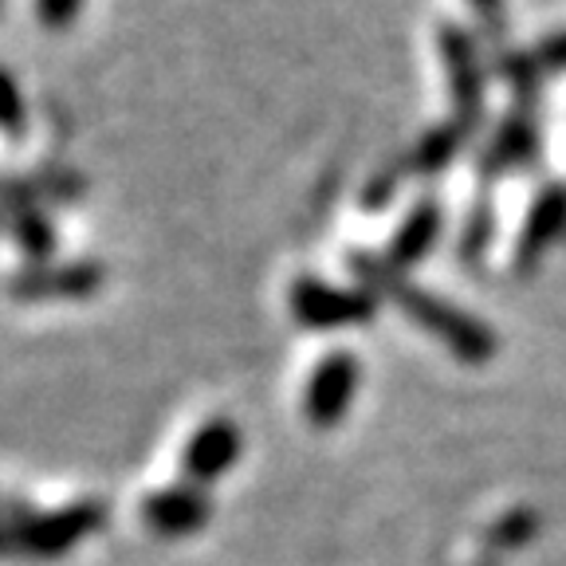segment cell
Listing matches in <instances>:
<instances>
[{"label":"cell","instance_id":"3","mask_svg":"<svg viewBox=\"0 0 566 566\" xmlns=\"http://www.w3.org/2000/svg\"><path fill=\"white\" fill-rule=\"evenodd\" d=\"M437 52H441L444 63V80H449L452 123L472 138L480 130V123H484V106H488V71L484 60H480V48L469 28L444 20L437 28Z\"/></svg>","mask_w":566,"mask_h":566},{"label":"cell","instance_id":"7","mask_svg":"<svg viewBox=\"0 0 566 566\" xmlns=\"http://www.w3.org/2000/svg\"><path fill=\"white\" fill-rule=\"evenodd\" d=\"M240 452H244V433L232 417H209L189 433L186 449H181V472L186 484H217L237 469Z\"/></svg>","mask_w":566,"mask_h":566},{"label":"cell","instance_id":"9","mask_svg":"<svg viewBox=\"0 0 566 566\" xmlns=\"http://www.w3.org/2000/svg\"><path fill=\"white\" fill-rule=\"evenodd\" d=\"M563 232H566V186L563 181H551V186H543L539 197L531 201L527 221H523L520 240H515V272L539 268L543 252H547Z\"/></svg>","mask_w":566,"mask_h":566},{"label":"cell","instance_id":"2","mask_svg":"<svg viewBox=\"0 0 566 566\" xmlns=\"http://www.w3.org/2000/svg\"><path fill=\"white\" fill-rule=\"evenodd\" d=\"M103 500H80L60 512H28L12 504L0 515V558H60L103 527Z\"/></svg>","mask_w":566,"mask_h":566},{"label":"cell","instance_id":"1","mask_svg":"<svg viewBox=\"0 0 566 566\" xmlns=\"http://www.w3.org/2000/svg\"><path fill=\"white\" fill-rule=\"evenodd\" d=\"M346 264H350V272L358 275V283H363L366 292H374L378 300H389L409 323H417L424 335L441 338V343L449 346L452 358H460V363H469V366L492 363L495 358L500 343H495L488 323H480V318L469 315V311H460L457 303L417 287L406 272H394L378 252L358 248V252H350Z\"/></svg>","mask_w":566,"mask_h":566},{"label":"cell","instance_id":"10","mask_svg":"<svg viewBox=\"0 0 566 566\" xmlns=\"http://www.w3.org/2000/svg\"><path fill=\"white\" fill-rule=\"evenodd\" d=\"M441 232H444V205L424 197V201H417L413 209H409V217L398 224V232L389 237L381 260H386L394 272H409V268L421 264V260L433 252Z\"/></svg>","mask_w":566,"mask_h":566},{"label":"cell","instance_id":"20","mask_svg":"<svg viewBox=\"0 0 566 566\" xmlns=\"http://www.w3.org/2000/svg\"><path fill=\"white\" fill-rule=\"evenodd\" d=\"M9 507H12V500H0V515L9 512Z\"/></svg>","mask_w":566,"mask_h":566},{"label":"cell","instance_id":"12","mask_svg":"<svg viewBox=\"0 0 566 566\" xmlns=\"http://www.w3.org/2000/svg\"><path fill=\"white\" fill-rule=\"evenodd\" d=\"M4 224H9L12 240H17V248L24 252L28 264H48V260L55 256V229L40 205H28V209L9 212V221Z\"/></svg>","mask_w":566,"mask_h":566},{"label":"cell","instance_id":"11","mask_svg":"<svg viewBox=\"0 0 566 566\" xmlns=\"http://www.w3.org/2000/svg\"><path fill=\"white\" fill-rule=\"evenodd\" d=\"M469 142H472L469 134L449 118V123L424 130L421 138L413 142V150L401 158V169H406V177H437L460 158V150H464Z\"/></svg>","mask_w":566,"mask_h":566},{"label":"cell","instance_id":"14","mask_svg":"<svg viewBox=\"0 0 566 566\" xmlns=\"http://www.w3.org/2000/svg\"><path fill=\"white\" fill-rule=\"evenodd\" d=\"M469 9L476 12L480 32L492 48V60L504 63L512 55V48H507V0H469Z\"/></svg>","mask_w":566,"mask_h":566},{"label":"cell","instance_id":"21","mask_svg":"<svg viewBox=\"0 0 566 566\" xmlns=\"http://www.w3.org/2000/svg\"><path fill=\"white\" fill-rule=\"evenodd\" d=\"M0 217H4V212H0ZM0 224H4V221H0Z\"/></svg>","mask_w":566,"mask_h":566},{"label":"cell","instance_id":"5","mask_svg":"<svg viewBox=\"0 0 566 566\" xmlns=\"http://www.w3.org/2000/svg\"><path fill=\"white\" fill-rule=\"evenodd\" d=\"M358 386H363V363L350 350H331L327 358H318L303 386V417L311 429L343 424L358 398Z\"/></svg>","mask_w":566,"mask_h":566},{"label":"cell","instance_id":"4","mask_svg":"<svg viewBox=\"0 0 566 566\" xmlns=\"http://www.w3.org/2000/svg\"><path fill=\"white\" fill-rule=\"evenodd\" d=\"M287 307L307 331H343L366 327L378 315V295L366 287H335L318 275H295L287 287Z\"/></svg>","mask_w":566,"mask_h":566},{"label":"cell","instance_id":"15","mask_svg":"<svg viewBox=\"0 0 566 566\" xmlns=\"http://www.w3.org/2000/svg\"><path fill=\"white\" fill-rule=\"evenodd\" d=\"M28 134V106L20 95V83L12 80V71L0 67V138L20 142Z\"/></svg>","mask_w":566,"mask_h":566},{"label":"cell","instance_id":"17","mask_svg":"<svg viewBox=\"0 0 566 566\" xmlns=\"http://www.w3.org/2000/svg\"><path fill=\"white\" fill-rule=\"evenodd\" d=\"M401 177H406V169H401V161H394V166L378 169V174L366 181V193H363V205L366 209H386L389 201H394V193H398Z\"/></svg>","mask_w":566,"mask_h":566},{"label":"cell","instance_id":"8","mask_svg":"<svg viewBox=\"0 0 566 566\" xmlns=\"http://www.w3.org/2000/svg\"><path fill=\"white\" fill-rule=\"evenodd\" d=\"M212 520V500L197 484L158 488L142 500V523L161 539H186Z\"/></svg>","mask_w":566,"mask_h":566},{"label":"cell","instance_id":"16","mask_svg":"<svg viewBox=\"0 0 566 566\" xmlns=\"http://www.w3.org/2000/svg\"><path fill=\"white\" fill-rule=\"evenodd\" d=\"M539 531V515L535 512H512L492 527V543L495 547H523Z\"/></svg>","mask_w":566,"mask_h":566},{"label":"cell","instance_id":"6","mask_svg":"<svg viewBox=\"0 0 566 566\" xmlns=\"http://www.w3.org/2000/svg\"><path fill=\"white\" fill-rule=\"evenodd\" d=\"M106 268L98 260L75 264H28L9 275L4 292L20 303H55V300H91L103 292Z\"/></svg>","mask_w":566,"mask_h":566},{"label":"cell","instance_id":"18","mask_svg":"<svg viewBox=\"0 0 566 566\" xmlns=\"http://www.w3.org/2000/svg\"><path fill=\"white\" fill-rule=\"evenodd\" d=\"M80 12H83V0H35V20L48 32H67Z\"/></svg>","mask_w":566,"mask_h":566},{"label":"cell","instance_id":"22","mask_svg":"<svg viewBox=\"0 0 566 566\" xmlns=\"http://www.w3.org/2000/svg\"><path fill=\"white\" fill-rule=\"evenodd\" d=\"M484 566H488V563H484Z\"/></svg>","mask_w":566,"mask_h":566},{"label":"cell","instance_id":"19","mask_svg":"<svg viewBox=\"0 0 566 566\" xmlns=\"http://www.w3.org/2000/svg\"><path fill=\"white\" fill-rule=\"evenodd\" d=\"M531 63L539 67V75H558V71H566V28L547 35V40L531 52Z\"/></svg>","mask_w":566,"mask_h":566},{"label":"cell","instance_id":"13","mask_svg":"<svg viewBox=\"0 0 566 566\" xmlns=\"http://www.w3.org/2000/svg\"><path fill=\"white\" fill-rule=\"evenodd\" d=\"M492 237H495V205H492V197H480L469 212L464 237H460V260H464V264H480L484 252L492 248Z\"/></svg>","mask_w":566,"mask_h":566}]
</instances>
